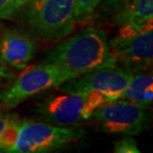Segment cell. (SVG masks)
I'll list each match as a JSON object with an SVG mask.
<instances>
[{
  "instance_id": "6da1fadb",
  "label": "cell",
  "mask_w": 153,
  "mask_h": 153,
  "mask_svg": "<svg viewBox=\"0 0 153 153\" xmlns=\"http://www.w3.org/2000/svg\"><path fill=\"white\" fill-rule=\"evenodd\" d=\"M43 63L56 66L69 79L97 69L116 66L106 32L93 27L82 30L51 49Z\"/></svg>"
},
{
  "instance_id": "7a4b0ae2",
  "label": "cell",
  "mask_w": 153,
  "mask_h": 153,
  "mask_svg": "<svg viewBox=\"0 0 153 153\" xmlns=\"http://www.w3.org/2000/svg\"><path fill=\"white\" fill-rule=\"evenodd\" d=\"M61 91L39 100L35 108L40 118L58 126H76L109 102L108 97L96 91Z\"/></svg>"
},
{
  "instance_id": "3957f363",
  "label": "cell",
  "mask_w": 153,
  "mask_h": 153,
  "mask_svg": "<svg viewBox=\"0 0 153 153\" xmlns=\"http://www.w3.org/2000/svg\"><path fill=\"white\" fill-rule=\"evenodd\" d=\"M27 3V25L41 39L58 42L74 30V0H30Z\"/></svg>"
},
{
  "instance_id": "277c9868",
  "label": "cell",
  "mask_w": 153,
  "mask_h": 153,
  "mask_svg": "<svg viewBox=\"0 0 153 153\" xmlns=\"http://www.w3.org/2000/svg\"><path fill=\"white\" fill-rule=\"evenodd\" d=\"M85 133L76 126H56L44 122L21 121L17 140L9 152L40 153L60 149L72 142L78 141Z\"/></svg>"
},
{
  "instance_id": "5b68a950",
  "label": "cell",
  "mask_w": 153,
  "mask_h": 153,
  "mask_svg": "<svg viewBox=\"0 0 153 153\" xmlns=\"http://www.w3.org/2000/svg\"><path fill=\"white\" fill-rule=\"evenodd\" d=\"M69 81V76L52 64L42 63L26 67L10 88L0 93L2 108H16L24 100Z\"/></svg>"
},
{
  "instance_id": "8992f818",
  "label": "cell",
  "mask_w": 153,
  "mask_h": 153,
  "mask_svg": "<svg viewBox=\"0 0 153 153\" xmlns=\"http://www.w3.org/2000/svg\"><path fill=\"white\" fill-rule=\"evenodd\" d=\"M147 106L117 99L111 100L91 115L108 134L138 135L148 127Z\"/></svg>"
},
{
  "instance_id": "52a82bcc",
  "label": "cell",
  "mask_w": 153,
  "mask_h": 153,
  "mask_svg": "<svg viewBox=\"0 0 153 153\" xmlns=\"http://www.w3.org/2000/svg\"><path fill=\"white\" fill-rule=\"evenodd\" d=\"M109 49L116 65L137 74L152 65L153 27L149 25L133 35H116L109 40Z\"/></svg>"
},
{
  "instance_id": "ba28073f",
  "label": "cell",
  "mask_w": 153,
  "mask_h": 153,
  "mask_svg": "<svg viewBox=\"0 0 153 153\" xmlns=\"http://www.w3.org/2000/svg\"><path fill=\"white\" fill-rule=\"evenodd\" d=\"M133 74L122 67H106L97 69L60 85L63 91H96L109 100L121 97Z\"/></svg>"
},
{
  "instance_id": "9c48e42d",
  "label": "cell",
  "mask_w": 153,
  "mask_h": 153,
  "mask_svg": "<svg viewBox=\"0 0 153 153\" xmlns=\"http://www.w3.org/2000/svg\"><path fill=\"white\" fill-rule=\"evenodd\" d=\"M114 23L119 26L118 35L136 34L153 21V0H129L116 11Z\"/></svg>"
},
{
  "instance_id": "30bf717a",
  "label": "cell",
  "mask_w": 153,
  "mask_h": 153,
  "mask_svg": "<svg viewBox=\"0 0 153 153\" xmlns=\"http://www.w3.org/2000/svg\"><path fill=\"white\" fill-rule=\"evenodd\" d=\"M37 47L28 36L8 31L0 35V61L16 69H25L34 58Z\"/></svg>"
},
{
  "instance_id": "8fae6325",
  "label": "cell",
  "mask_w": 153,
  "mask_h": 153,
  "mask_svg": "<svg viewBox=\"0 0 153 153\" xmlns=\"http://www.w3.org/2000/svg\"><path fill=\"white\" fill-rule=\"evenodd\" d=\"M119 99L148 108L153 100V78L151 73L134 74Z\"/></svg>"
},
{
  "instance_id": "7c38bea8",
  "label": "cell",
  "mask_w": 153,
  "mask_h": 153,
  "mask_svg": "<svg viewBox=\"0 0 153 153\" xmlns=\"http://www.w3.org/2000/svg\"><path fill=\"white\" fill-rule=\"evenodd\" d=\"M21 121L22 120L16 117L4 128V130L0 134V150L3 152H9L14 146L19 133Z\"/></svg>"
},
{
  "instance_id": "4fadbf2b",
  "label": "cell",
  "mask_w": 153,
  "mask_h": 153,
  "mask_svg": "<svg viewBox=\"0 0 153 153\" xmlns=\"http://www.w3.org/2000/svg\"><path fill=\"white\" fill-rule=\"evenodd\" d=\"M103 0H74L76 23H82L99 7Z\"/></svg>"
},
{
  "instance_id": "5bb4252c",
  "label": "cell",
  "mask_w": 153,
  "mask_h": 153,
  "mask_svg": "<svg viewBox=\"0 0 153 153\" xmlns=\"http://www.w3.org/2000/svg\"><path fill=\"white\" fill-rule=\"evenodd\" d=\"M114 152L116 153H140L136 141L130 136H124L114 143Z\"/></svg>"
},
{
  "instance_id": "9a60e30c",
  "label": "cell",
  "mask_w": 153,
  "mask_h": 153,
  "mask_svg": "<svg viewBox=\"0 0 153 153\" xmlns=\"http://www.w3.org/2000/svg\"><path fill=\"white\" fill-rule=\"evenodd\" d=\"M21 6L22 0H0V20L9 19Z\"/></svg>"
},
{
  "instance_id": "2e32d148",
  "label": "cell",
  "mask_w": 153,
  "mask_h": 153,
  "mask_svg": "<svg viewBox=\"0 0 153 153\" xmlns=\"http://www.w3.org/2000/svg\"><path fill=\"white\" fill-rule=\"evenodd\" d=\"M105 1V9L106 11H117L124 3L129 0H103Z\"/></svg>"
},
{
  "instance_id": "e0dca14e",
  "label": "cell",
  "mask_w": 153,
  "mask_h": 153,
  "mask_svg": "<svg viewBox=\"0 0 153 153\" xmlns=\"http://www.w3.org/2000/svg\"><path fill=\"white\" fill-rule=\"evenodd\" d=\"M16 117H17V115L0 112V134H1L2 131L4 130V128L7 126L12 120H14Z\"/></svg>"
},
{
  "instance_id": "ac0fdd59",
  "label": "cell",
  "mask_w": 153,
  "mask_h": 153,
  "mask_svg": "<svg viewBox=\"0 0 153 153\" xmlns=\"http://www.w3.org/2000/svg\"><path fill=\"white\" fill-rule=\"evenodd\" d=\"M10 76H11V74L8 72L7 68L5 67V64L0 61V82L3 81V79H8Z\"/></svg>"
},
{
  "instance_id": "d6986e66",
  "label": "cell",
  "mask_w": 153,
  "mask_h": 153,
  "mask_svg": "<svg viewBox=\"0 0 153 153\" xmlns=\"http://www.w3.org/2000/svg\"><path fill=\"white\" fill-rule=\"evenodd\" d=\"M0 152H3V151H2V150H0Z\"/></svg>"
}]
</instances>
